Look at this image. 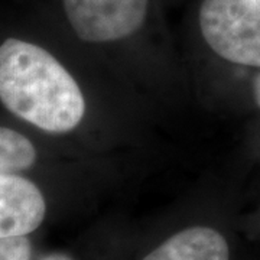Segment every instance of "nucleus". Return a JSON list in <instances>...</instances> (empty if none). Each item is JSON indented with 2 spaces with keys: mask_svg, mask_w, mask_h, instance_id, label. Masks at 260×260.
Segmentation results:
<instances>
[{
  "mask_svg": "<svg viewBox=\"0 0 260 260\" xmlns=\"http://www.w3.org/2000/svg\"><path fill=\"white\" fill-rule=\"evenodd\" d=\"M143 260H230V249L221 233L197 225L174 234Z\"/></svg>",
  "mask_w": 260,
  "mask_h": 260,
  "instance_id": "nucleus-5",
  "label": "nucleus"
},
{
  "mask_svg": "<svg viewBox=\"0 0 260 260\" xmlns=\"http://www.w3.org/2000/svg\"><path fill=\"white\" fill-rule=\"evenodd\" d=\"M251 90H253V99L256 106L260 109V70L257 74L253 78V84H251Z\"/></svg>",
  "mask_w": 260,
  "mask_h": 260,
  "instance_id": "nucleus-8",
  "label": "nucleus"
},
{
  "mask_svg": "<svg viewBox=\"0 0 260 260\" xmlns=\"http://www.w3.org/2000/svg\"><path fill=\"white\" fill-rule=\"evenodd\" d=\"M41 260H73L71 257H68L67 254H61V253H55V254H49L47 257Z\"/></svg>",
  "mask_w": 260,
  "mask_h": 260,
  "instance_id": "nucleus-9",
  "label": "nucleus"
},
{
  "mask_svg": "<svg viewBox=\"0 0 260 260\" xmlns=\"http://www.w3.org/2000/svg\"><path fill=\"white\" fill-rule=\"evenodd\" d=\"M0 102L49 133L73 130L85 113L83 93L62 64L47 49L16 38L0 45Z\"/></svg>",
  "mask_w": 260,
  "mask_h": 260,
  "instance_id": "nucleus-1",
  "label": "nucleus"
},
{
  "mask_svg": "<svg viewBox=\"0 0 260 260\" xmlns=\"http://www.w3.org/2000/svg\"><path fill=\"white\" fill-rule=\"evenodd\" d=\"M64 9L77 37L104 44L130 37L140 28L148 0H64Z\"/></svg>",
  "mask_w": 260,
  "mask_h": 260,
  "instance_id": "nucleus-3",
  "label": "nucleus"
},
{
  "mask_svg": "<svg viewBox=\"0 0 260 260\" xmlns=\"http://www.w3.org/2000/svg\"><path fill=\"white\" fill-rule=\"evenodd\" d=\"M37 160V149L28 138L9 127H0V174L29 169Z\"/></svg>",
  "mask_w": 260,
  "mask_h": 260,
  "instance_id": "nucleus-6",
  "label": "nucleus"
},
{
  "mask_svg": "<svg viewBox=\"0 0 260 260\" xmlns=\"http://www.w3.org/2000/svg\"><path fill=\"white\" fill-rule=\"evenodd\" d=\"M45 213V198L34 182L15 174H0V239L35 232Z\"/></svg>",
  "mask_w": 260,
  "mask_h": 260,
  "instance_id": "nucleus-4",
  "label": "nucleus"
},
{
  "mask_svg": "<svg viewBox=\"0 0 260 260\" xmlns=\"http://www.w3.org/2000/svg\"><path fill=\"white\" fill-rule=\"evenodd\" d=\"M200 28L205 42L233 64L260 70V3L257 0H204Z\"/></svg>",
  "mask_w": 260,
  "mask_h": 260,
  "instance_id": "nucleus-2",
  "label": "nucleus"
},
{
  "mask_svg": "<svg viewBox=\"0 0 260 260\" xmlns=\"http://www.w3.org/2000/svg\"><path fill=\"white\" fill-rule=\"evenodd\" d=\"M257 2H259V3H260V0H257Z\"/></svg>",
  "mask_w": 260,
  "mask_h": 260,
  "instance_id": "nucleus-10",
  "label": "nucleus"
},
{
  "mask_svg": "<svg viewBox=\"0 0 260 260\" xmlns=\"http://www.w3.org/2000/svg\"><path fill=\"white\" fill-rule=\"evenodd\" d=\"M30 242L26 236L0 239V260H30Z\"/></svg>",
  "mask_w": 260,
  "mask_h": 260,
  "instance_id": "nucleus-7",
  "label": "nucleus"
}]
</instances>
